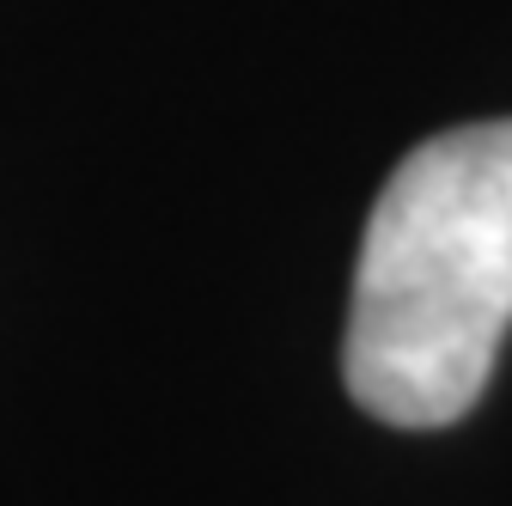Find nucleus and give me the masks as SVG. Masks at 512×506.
I'll use <instances>...</instances> for the list:
<instances>
[{"mask_svg": "<svg viewBox=\"0 0 512 506\" xmlns=\"http://www.w3.org/2000/svg\"><path fill=\"white\" fill-rule=\"evenodd\" d=\"M512 330V116L421 141L360 238L342 378L391 427H452Z\"/></svg>", "mask_w": 512, "mask_h": 506, "instance_id": "obj_1", "label": "nucleus"}]
</instances>
